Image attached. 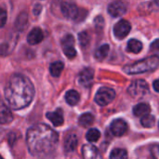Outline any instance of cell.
<instances>
[{"mask_svg":"<svg viewBox=\"0 0 159 159\" xmlns=\"http://www.w3.org/2000/svg\"><path fill=\"white\" fill-rule=\"evenodd\" d=\"M34 96V88L28 77L23 75H13L5 89L8 105L14 110L27 107Z\"/></svg>","mask_w":159,"mask_h":159,"instance_id":"1","label":"cell"},{"mask_svg":"<svg viewBox=\"0 0 159 159\" xmlns=\"http://www.w3.org/2000/svg\"><path fill=\"white\" fill-rule=\"evenodd\" d=\"M59 142L58 133L44 124H37L28 129L26 143L33 156L40 157L51 153Z\"/></svg>","mask_w":159,"mask_h":159,"instance_id":"2","label":"cell"},{"mask_svg":"<svg viewBox=\"0 0 159 159\" xmlns=\"http://www.w3.org/2000/svg\"><path fill=\"white\" fill-rule=\"evenodd\" d=\"M159 65V58L157 56L147 57L140 61H136L132 64L126 65L124 67V72L129 75H136L142 74L149 71L155 70Z\"/></svg>","mask_w":159,"mask_h":159,"instance_id":"3","label":"cell"},{"mask_svg":"<svg viewBox=\"0 0 159 159\" xmlns=\"http://www.w3.org/2000/svg\"><path fill=\"white\" fill-rule=\"evenodd\" d=\"M128 92L131 97L135 99H141L149 93V86L146 81L143 79H138L133 81L129 85Z\"/></svg>","mask_w":159,"mask_h":159,"instance_id":"4","label":"cell"},{"mask_svg":"<svg viewBox=\"0 0 159 159\" xmlns=\"http://www.w3.org/2000/svg\"><path fill=\"white\" fill-rule=\"evenodd\" d=\"M115 97L116 92L114 89L109 88H102L97 91L95 95V102L101 106H105L112 102Z\"/></svg>","mask_w":159,"mask_h":159,"instance_id":"5","label":"cell"},{"mask_svg":"<svg viewBox=\"0 0 159 159\" xmlns=\"http://www.w3.org/2000/svg\"><path fill=\"white\" fill-rule=\"evenodd\" d=\"M61 48L67 58L73 59L76 56V50L75 48V38L72 34H66L62 38Z\"/></svg>","mask_w":159,"mask_h":159,"instance_id":"6","label":"cell"},{"mask_svg":"<svg viewBox=\"0 0 159 159\" xmlns=\"http://www.w3.org/2000/svg\"><path fill=\"white\" fill-rule=\"evenodd\" d=\"M130 29H131L130 23L126 20H121L115 25L114 34L117 39H123L129 34Z\"/></svg>","mask_w":159,"mask_h":159,"instance_id":"7","label":"cell"},{"mask_svg":"<svg viewBox=\"0 0 159 159\" xmlns=\"http://www.w3.org/2000/svg\"><path fill=\"white\" fill-rule=\"evenodd\" d=\"M128 10V5L122 1H114L108 6V12L111 16L116 18L124 15Z\"/></svg>","mask_w":159,"mask_h":159,"instance_id":"8","label":"cell"},{"mask_svg":"<svg viewBox=\"0 0 159 159\" xmlns=\"http://www.w3.org/2000/svg\"><path fill=\"white\" fill-rule=\"evenodd\" d=\"M61 11L67 19H75L78 14L77 6L72 2H62L61 4Z\"/></svg>","mask_w":159,"mask_h":159,"instance_id":"9","label":"cell"},{"mask_svg":"<svg viewBox=\"0 0 159 159\" xmlns=\"http://www.w3.org/2000/svg\"><path fill=\"white\" fill-rule=\"evenodd\" d=\"M94 71L91 68H85L78 75V82L84 88H89L92 84Z\"/></svg>","mask_w":159,"mask_h":159,"instance_id":"10","label":"cell"},{"mask_svg":"<svg viewBox=\"0 0 159 159\" xmlns=\"http://www.w3.org/2000/svg\"><path fill=\"white\" fill-rule=\"evenodd\" d=\"M12 120L13 116L8 105H7L5 102L0 98V124H8Z\"/></svg>","mask_w":159,"mask_h":159,"instance_id":"11","label":"cell"},{"mask_svg":"<svg viewBox=\"0 0 159 159\" xmlns=\"http://www.w3.org/2000/svg\"><path fill=\"white\" fill-rule=\"evenodd\" d=\"M111 131L115 136L120 137L123 134H125V132L128 129V125L126 123L125 120L123 119H116L115 121L112 122L111 126H110Z\"/></svg>","mask_w":159,"mask_h":159,"instance_id":"12","label":"cell"},{"mask_svg":"<svg viewBox=\"0 0 159 159\" xmlns=\"http://www.w3.org/2000/svg\"><path fill=\"white\" fill-rule=\"evenodd\" d=\"M82 156L84 159H102L99 150L92 144H85L82 147Z\"/></svg>","mask_w":159,"mask_h":159,"instance_id":"13","label":"cell"},{"mask_svg":"<svg viewBox=\"0 0 159 159\" xmlns=\"http://www.w3.org/2000/svg\"><path fill=\"white\" fill-rule=\"evenodd\" d=\"M44 39V34L42 32V30L39 27L34 28L28 34L27 37V42L30 45H37L40 42H42V40Z\"/></svg>","mask_w":159,"mask_h":159,"instance_id":"14","label":"cell"},{"mask_svg":"<svg viewBox=\"0 0 159 159\" xmlns=\"http://www.w3.org/2000/svg\"><path fill=\"white\" fill-rule=\"evenodd\" d=\"M47 118L56 127H60L63 124V113L61 109H57L54 112H49L46 115Z\"/></svg>","mask_w":159,"mask_h":159,"instance_id":"15","label":"cell"},{"mask_svg":"<svg viewBox=\"0 0 159 159\" xmlns=\"http://www.w3.org/2000/svg\"><path fill=\"white\" fill-rule=\"evenodd\" d=\"M78 143V140L75 134H69L64 140V149L66 152H73L75 150Z\"/></svg>","mask_w":159,"mask_h":159,"instance_id":"16","label":"cell"},{"mask_svg":"<svg viewBox=\"0 0 159 159\" xmlns=\"http://www.w3.org/2000/svg\"><path fill=\"white\" fill-rule=\"evenodd\" d=\"M151 111V107L148 103H139L137 105L134 106L133 108V114L136 116H145L147 115H149Z\"/></svg>","mask_w":159,"mask_h":159,"instance_id":"17","label":"cell"},{"mask_svg":"<svg viewBox=\"0 0 159 159\" xmlns=\"http://www.w3.org/2000/svg\"><path fill=\"white\" fill-rule=\"evenodd\" d=\"M65 100L67 102V103L69 105H75L78 103L79 100H80V96H79V93L76 91V90H74V89H71L69 91L66 92L65 94Z\"/></svg>","mask_w":159,"mask_h":159,"instance_id":"18","label":"cell"},{"mask_svg":"<svg viewBox=\"0 0 159 159\" xmlns=\"http://www.w3.org/2000/svg\"><path fill=\"white\" fill-rule=\"evenodd\" d=\"M63 63L61 61H55L53 63L50 64L49 66V72H50V75L54 77H58L61 75L62 70H63Z\"/></svg>","mask_w":159,"mask_h":159,"instance_id":"19","label":"cell"},{"mask_svg":"<svg viewBox=\"0 0 159 159\" xmlns=\"http://www.w3.org/2000/svg\"><path fill=\"white\" fill-rule=\"evenodd\" d=\"M93 122H94V116L89 113L83 114L79 117V120H78V124L83 128H87V127L91 126L93 124Z\"/></svg>","mask_w":159,"mask_h":159,"instance_id":"20","label":"cell"},{"mask_svg":"<svg viewBox=\"0 0 159 159\" xmlns=\"http://www.w3.org/2000/svg\"><path fill=\"white\" fill-rule=\"evenodd\" d=\"M109 49H110V47H109L108 44H103L101 47H99L97 48V50L95 51V57H96V59L99 60V61H102L103 59H105L106 56L108 55Z\"/></svg>","mask_w":159,"mask_h":159,"instance_id":"21","label":"cell"},{"mask_svg":"<svg viewBox=\"0 0 159 159\" xmlns=\"http://www.w3.org/2000/svg\"><path fill=\"white\" fill-rule=\"evenodd\" d=\"M128 49L132 53H139L143 49V43L137 39H130L128 43Z\"/></svg>","mask_w":159,"mask_h":159,"instance_id":"22","label":"cell"},{"mask_svg":"<svg viewBox=\"0 0 159 159\" xmlns=\"http://www.w3.org/2000/svg\"><path fill=\"white\" fill-rule=\"evenodd\" d=\"M101 137V133L97 129H91L87 132L86 135V139L89 142V143H95L97 142Z\"/></svg>","mask_w":159,"mask_h":159,"instance_id":"23","label":"cell"},{"mask_svg":"<svg viewBox=\"0 0 159 159\" xmlns=\"http://www.w3.org/2000/svg\"><path fill=\"white\" fill-rule=\"evenodd\" d=\"M110 159H128V153L124 149H115L110 155Z\"/></svg>","mask_w":159,"mask_h":159,"instance_id":"24","label":"cell"},{"mask_svg":"<svg viewBox=\"0 0 159 159\" xmlns=\"http://www.w3.org/2000/svg\"><path fill=\"white\" fill-rule=\"evenodd\" d=\"M155 123H156V118L151 115H147L141 119V124L144 128H152L155 125Z\"/></svg>","mask_w":159,"mask_h":159,"instance_id":"25","label":"cell"},{"mask_svg":"<svg viewBox=\"0 0 159 159\" xmlns=\"http://www.w3.org/2000/svg\"><path fill=\"white\" fill-rule=\"evenodd\" d=\"M78 39H79V43L81 45L82 48H88L90 42V37L88 33L86 32H82L78 34Z\"/></svg>","mask_w":159,"mask_h":159,"instance_id":"26","label":"cell"},{"mask_svg":"<svg viewBox=\"0 0 159 159\" xmlns=\"http://www.w3.org/2000/svg\"><path fill=\"white\" fill-rule=\"evenodd\" d=\"M21 20H20L18 19L17 23H16V27L20 29V31H23V29L25 28V26L27 25V15L25 13H22L19 16Z\"/></svg>","mask_w":159,"mask_h":159,"instance_id":"27","label":"cell"},{"mask_svg":"<svg viewBox=\"0 0 159 159\" xmlns=\"http://www.w3.org/2000/svg\"><path fill=\"white\" fill-rule=\"evenodd\" d=\"M150 51L159 58V39H156L150 46Z\"/></svg>","mask_w":159,"mask_h":159,"instance_id":"28","label":"cell"},{"mask_svg":"<svg viewBox=\"0 0 159 159\" xmlns=\"http://www.w3.org/2000/svg\"><path fill=\"white\" fill-rule=\"evenodd\" d=\"M7 11L0 7V28L3 27L6 22H7Z\"/></svg>","mask_w":159,"mask_h":159,"instance_id":"29","label":"cell"},{"mask_svg":"<svg viewBox=\"0 0 159 159\" xmlns=\"http://www.w3.org/2000/svg\"><path fill=\"white\" fill-rule=\"evenodd\" d=\"M151 159H159V144H156L151 148Z\"/></svg>","mask_w":159,"mask_h":159,"instance_id":"30","label":"cell"},{"mask_svg":"<svg viewBox=\"0 0 159 159\" xmlns=\"http://www.w3.org/2000/svg\"><path fill=\"white\" fill-rule=\"evenodd\" d=\"M40 11H41V6L40 5H35V7L34 8V14L35 16H37L40 13Z\"/></svg>","mask_w":159,"mask_h":159,"instance_id":"31","label":"cell"},{"mask_svg":"<svg viewBox=\"0 0 159 159\" xmlns=\"http://www.w3.org/2000/svg\"><path fill=\"white\" fill-rule=\"evenodd\" d=\"M153 88H154V89H155L157 92H159V79H157V80L154 81V83H153Z\"/></svg>","mask_w":159,"mask_h":159,"instance_id":"32","label":"cell"},{"mask_svg":"<svg viewBox=\"0 0 159 159\" xmlns=\"http://www.w3.org/2000/svg\"><path fill=\"white\" fill-rule=\"evenodd\" d=\"M0 159H3V158H2V157H1V156H0Z\"/></svg>","mask_w":159,"mask_h":159,"instance_id":"33","label":"cell"}]
</instances>
